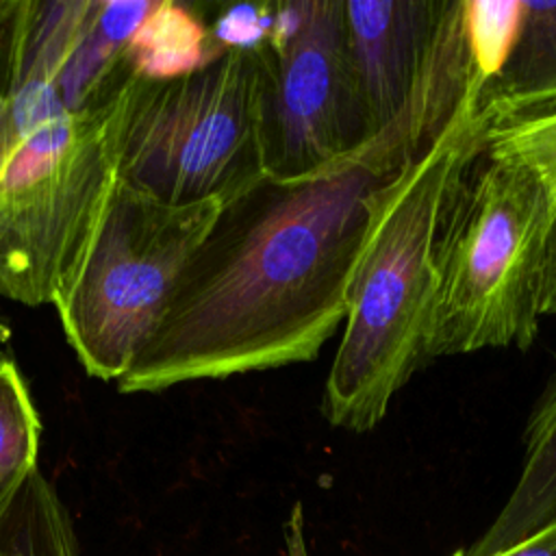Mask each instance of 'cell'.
I'll return each mask as SVG.
<instances>
[{"label":"cell","instance_id":"cell-1","mask_svg":"<svg viewBox=\"0 0 556 556\" xmlns=\"http://www.w3.org/2000/svg\"><path fill=\"white\" fill-rule=\"evenodd\" d=\"M473 85L469 48L441 33L387 128L315 174L265 176L226 204L117 391L159 393L317 358L345 321L376 191L430 146Z\"/></svg>","mask_w":556,"mask_h":556},{"label":"cell","instance_id":"cell-2","mask_svg":"<svg viewBox=\"0 0 556 556\" xmlns=\"http://www.w3.org/2000/svg\"><path fill=\"white\" fill-rule=\"evenodd\" d=\"M484 85H473L430 146L374 195L343 334L321 395V413L334 428L374 430L395 393L430 363L441 235L491 132L480 106Z\"/></svg>","mask_w":556,"mask_h":556},{"label":"cell","instance_id":"cell-3","mask_svg":"<svg viewBox=\"0 0 556 556\" xmlns=\"http://www.w3.org/2000/svg\"><path fill=\"white\" fill-rule=\"evenodd\" d=\"M130 85L76 111L48 76L0 67V298L54 306L78 276L117 185Z\"/></svg>","mask_w":556,"mask_h":556},{"label":"cell","instance_id":"cell-4","mask_svg":"<svg viewBox=\"0 0 556 556\" xmlns=\"http://www.w3.org/2000/svg\"><path fill=\"white\" fill-rule=\"evenodd\" d=\"M554 217L556 193L536 169L486 150L473 161L441 235L430 361L534 343Z\"/></svg>","mask_w":556,"mask_h":556},{"label":"cell","instance_id":"cell-5","mask_svg":"<svg viewBox=\"0 0 556 556\" xmlns=\"http://www.w3.org/2000/svg\"><path fill=\"white\" fill-rule=\"evenodd\" d=\"M265 41L230 48L200 72L132 78L117 180L174 206H224L267 176Z\"/></svg>","mask_w":556,"mask_h":556},{"label":"cell","instance_id":"cell-6","mask_svg":"<svg viewBox=\"0 0 556 556\" xmlns=\"http://www.w3.org/2000/svg\"><path fill=\"white\" fill-rule=\"evenodd\" d=\"M222 208L217 200L165 204L117 180L78 276L54 302L63 334L91 378L126 376Z\"/></svg>","mask_w":556,"mask_h":556},{"label":"cell","instance_id":"cell-7","mask_svg":"<svg viewBox=\"0 0 556 556\" xmlns=\"http://www.w3.org/2000/svg\"><path fill=\"white\" fill-rule=\"evenodd\" d=\"M263 137L267 176L282 180L315 174L374 137L350 59L345 0L276 4Z\"/></svg>","mask_w":556,"mask_h":556},{"label":"cell","instance_id":"cell-8","mask_svg":"<svg viewBox=\"0 0 556 556\" xmlns=\"http://www.w3.org/2000/svg\"><path fill=\"white\" fill-rule=\"evenodd\" d=\"M447 0H350V59L369 132L387 128L410 102L430 61Z\"/></svg>","mask_w":556,"mask_h":556},{"label":"cell","instance_id":"cell-9","mask_svg":"<svg viewBox=\"0 0 556 556\" xmlns=\"http://www.w3.org/2000/svg\"><path fill=\"white\" fill-rule=\"evenodd\" d=\"M556 519V369L523 428L519 476L486 530L463 547L465 556H495Z\"/></svg>","mask_w":556,"mask_h":556},{"label":"cell","instance_id":"cell-10","mask_svg":"<svg viewBox=\"0 0 556 556\" xmlns=\"http://www.w3.org/2000/svg\"><path fill=\"white\" fill-rule=\"evenodd\" d=\"M480 106L491 130L556 111V2H519L515 35Z\"/></svg>","mask_w":556,"mask_h":556},{"label":"cell","instance_id":"cell-11","mask_svg":"<svg viewBox=\"0 0 556 556\" xmlns=\"http://www.w3.org/2000/svg\"><path fill=\"white\" fill-rule=\"evenodd\" d=\"M224 52L211 24L193 7L174 0L154 2L124 50L132 74L146 80H172L200 72Z\"/></svg>","mask_w":556,"mask_h":556},{"label":"cell","instance_id":"cell-12","mask_svg":"<svg viewBox=\"0 0 556 556\" xmlns=\"http://www.w3.org/2000/svg\"><path fill=\"white\" fill-rule=\"evenodd\" d=\"M0 556H80L70 513L39 469L0 519Z\"/></svg>","mask_w":556,"mask_h":556},{"label":"cell","instance_id":"cell-13","mask_svg":"<svg viewBox=\"0 0 556 556\" xmlns=\"http://www.w3.org/2000/svg\"><path fill=\"white\" fill-rule=\"evenodd\" d=\"M41 419L15 361H0V519L37 471Z\"/></svg>","mask_w":556,"mask_h":556},{"label":"cell","instance_id":"cell-14","mask_svg":"<svg viewBox=\"0 0 556 556\" xmlns=\"http://www.w3.org/2000/svg\"><path fill=\"white\" fill-rule=\"evenodd\" d=\"M486 152L530 165L556 193V111L493 128Z\"/></svg>","mask_w":556,"mask_h":556},{"label":"cell","instance_id":"cell-15","mask_svg":"<svg viewBox=\"0 0 556 556\" xmlns=\"http://www.w3.org/2000/svg\"><path fill=\"white\" fill-rule=\"evenodd\" d=\"M276 4H232L226 7L211 24L215 41L230 50L258 48L271 33Z\"/></svg>","mask_w":556,"mask_h":556},{"label":"cell","instance_id":"cell-16","mask_svg":"<svg viewBox=\"0 0 556 556\" xmlns=\"http://www.w3.org/2000/svg\"><path fill=\"white\" fill-rule=\"evenodd\" d=\"M450 556H465L463 549L452 552ZM495 556H556V519L541 528L536 534L517 543L515 547L495 554Z\"/></svg>","mask_w":556,"mask_h":556},{"label":"cell","instance_id":"cell-17","mask_svg":"<svg viewBox=\"0 0 556 556\" xmlns=\"http://www.w3.org/2000/svg\"><path fill=\"white\" fill-rule=\"evenodd\" d=\"M541 311L543 315H556V217L549 228L545 263H543V285H541Z\"/></svg>","mask_w":556,"mask_h":556},{"label":"cell","instance_id":"cell-18","mask_svg":"<svg viewBox=\"0 0 556 556\" xmlns=\"http://www.w3.org/2000/svg\"><path fill=\"white\" fill-rule=\"evenodd\" d=\"M287 552L289 556H308L304 541V519L300 504H295L289 521H287Z\"/></svg>","mask_w":556,"mask_h":556},{"label":"cell","instance_id":"cell-19","mask_svg":"<svg viewBox=\"0 0 556 556\" xmlns=\"http://www.w3.org/2000/svg\"><path fill=\"white\" fill-rule=\"evenodd\" d=\"M9 343H11V328L9 324L0 317V361L9 358Z\"/></svg>","mask_w":556,"mask_h":556}]
</instances>
